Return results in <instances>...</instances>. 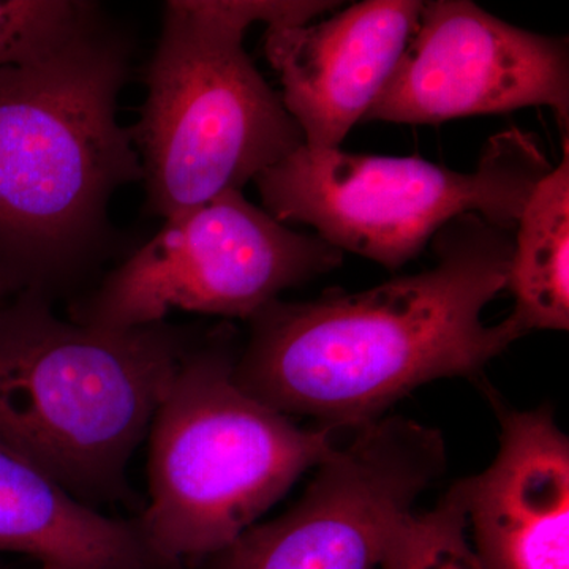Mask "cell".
Masks as SVG:
<instances>
[{
    "label": "cell",
    "mask_w": 569,
    "mask_h": 569,
    "mask_svg": "<svg viewBox=\"0 0 569 569\" xmlns=\"http://www.w3.org/2000/svg\"><path fill=\"white\" fill-rule=\"evenodd\" d=\"M515 230L466 213L432 239L437 263L359 291L276 299L250 318L238 383L284 417L355 430L440 378L482 376L527 336L482 310L507 290Z\"/></svg>",
    "instance_id": "cell-1"
},
{
    "label": "cell",
    "mask_w": 569,
    "mask_h": 569,
    "mask_svg": "<svg viewBox=\"0 0 569 569\" xmlns=\"http://www.w3.org/2000/svg\"><path fill=\"white\" fill-rule=\"evenodd\" d=\"M126 33L82 3L21 61L0 67V283L48 301L107 257L108 209L141 182L118 100L130 70Z\"/></svg>",
    "instance_id": "cell-2"
},
{
    "label": "cell",
    "mask_w": 569,
    "mask_h": 569,
    "mask_svg": "<svg viewBox=\"0 0 569 569\" xmlns=\"http://www.w3.org/2000/svg\"><path fill=\"white\" fill-rule=\"evenodd\" d=\"M192 343L167 321L93 328L39 295L10 296L0 305V441L89 507L121 496Z\"/></svg>",
    "instance_id": "cell-3"
},
{
    "label": "cell",
    "mask_w": 569,
    "mask_h": 569,
    "mask_svg": "<svg viewBox=\"0 0 569 569\" xmlns=\"http://www.w3.org/2000/svg\"><path fill=\"white\" fill-rule=\"evenodd\" d=\"M336 2L171 0L130 127L146 212L168 217L239 190L305 146V134L244 50L253 22L305 26Z\"/></svg>",
    "instance_id": "cell-4"
},
{
    "label": "cell",
    "mask_w": 569,
    "mask_h": 569,
    "mask_svg": "<svg viewBox=\"0 0 569 569\" xmlns=\"http://www.w3.org/2000/svg\"><path fill=\"white\" fill-rule=\"evenodd\" d=\"M236 358L227 332L192 343L149 429V503L134 522L171 569L233 545L342 441L247 392Z\"/></svg>",
    "instance_id": "cell-5"
},
{
    "label": "cell",
    "mask_w": 569,
    "mask_h": 569,
    "mask_svg": "<svg viewBox=\"0 0 569 569\" xmlns=\"http://www.w3.org/2000/svg\"><path fill=\"white\" fill-rule=\"evenodd\" d=\"M537 137L490 138L470 173L419 157L301 149L257 179L266 211L305 223L329 244L396 271L466 213L515 230L537 183L552 170Z\"/></svg>",
    "instance_id": "cell-6"
},
{
    "label": "cell",
    "mask_w": 569,
    "mask_h": 569,
    "mask_svg": "<svg viewBox=\"0 0 569 569\" xmlns=\"http://www.w3.org/2000/svg\"><path fill=\"white\" fill-rule=\"evenodd\" d=\"M342 250L298 233L239 192L164 219L91 293L70 307L74 323L130 329L174 310L250 320L283 291L340 268Z\"/></svg>",
    "instance_id": "cell-7"
},
{
    "label": "cell",
    "mask_w": 569,
    "mask_h": 569,
    "mask_svg": "<svg viewBox=\"0 0 569 569\" xmlns=\"http://www.w3.org/2000/svg\"><path fill=\"white\" fill-rule=\"evenodd\" d=\"M283 516L253 526L212 569H378L392 530L447 466L445 441L413 419L353 430Z\"/></svg>",
    "instance_id": "cell-8"
},
{
    "label": "cell",
    "mask_w": 569,
    "mask_h": 569,
    "mask_svg": "<svg viewBox=\"0 0 569 569\" xmlns=\"http://www.w3.org/2000/svg\"><path fill=\"white\" fill-rule=\"evenodd\" d=\"M530 107L550 108L568 137L567 37L523 31L467 0H430L366 121L441 123Z\"/></svg>",
    "instance_id": "cell-9"
},
{
    "label": "cell",
    "mask_w": 569,
    "mask_h": 569,
    "mask_svg": "<svg viewBox=\"0 0 569 569\" xmlns=\"http://www.w3.org/2000/svg\"><path fill=\"white\" fill-rule=\"evenodd\" d=\"M419 0H366L329 20L268 28L266 58L309 149H339L366 119L417 31Z\"/></svg>",
    "instance_id": "cell-10"
},
{
    "label": "cell",
    "mask_w": 569,
    "mask_h": 569,
    "mask_svg": "<svg viewBox=\"0 0 569 569\" xmlns=\"http://www.w3.org/2000/svg\"><path fill=\"white\" fill-rule=\"evenodd\" d=\"M500 443L490 466L452 488L481 569H569V440L549 408L492 397Z\"/></svg>",
    "instance_id": "cell-11"
},
{
    "label": "cell",
    "mask_w": 569,
    "mask_h": 569,
    "mask_svg": "<svg viewBox=\"0 0 569 569\" xmlns=\"http://www.w3.org/2000/svg\"><path fill=\"white\" fill-rule=\"evenodd\" d=\"M0 552L66 569H171L137 522L108 518L0 441Z\"/></svg>",
    "instance_id": "cell-12"
},
{
    "label": "cell",
    "mask_w": 569,
    "mask_h": 569,
    "mask_svg": "<svg viewBox=\"0 0 569 569\" xmlns=\"http://www.w3.org/2000/svg\"><path fill=\"white\" fill-rule=\"evenodd\" d=\"M507 290L509 318L526 335L569 328V151L541 179L515 228Z\"/></svg>",
    "instance_id": "cell-13"
},
{
    "label": "cell",
    "mask_w": 569,
    "mask_h": 569,
    "mask_svg": "<svg viewBox=\"0 0 569 569\" xmlns=\"http://www.w3.org/2000/svg\"><path fill=\"white\" fill-rule=\"evenodd\" d=\"M378 569H481L455 488L429 511L408 512L392 530Z\"/></svg>",
    "instance_id": "cell-14"
},
{
    "label": "cell",
    "mask_w": 569,
    "mask_h": 569,
    "mask_svg": "<svg viewBox=\"0 0 569 569\" xmlns=\"http://www.w3.org/2000/svg\"><path fill=\"white\" fill-rule=\"evenodd\" d=\"M77 0H0V67L21 61L78 17Z\"/></svg>",
    "instance_id": "cell-15"
},
{
    "label": "cell",
    "mask_w": 569,
    "mask_h": 569,
    "mask_svg": "<svg viewBox=\"0 0 569 569\" xmlns=\"http://www.w3.org/2000/svg\"><path fill=\"white\" fill-rule=\"evenodd\" d=\"M10 298L9 291H7V288L3 287L2 283H0V305H2L3 301H7V299Z\"/></svg>",
    "instance_id": "cell-16"
},
{
    "label": "cell",
    "mask_w": 569,
    "mask_h": 569,
    "mask_svg": "<svg viewBox=\"0 0 569 569\" xmlns=\"http://www.w3.org/2000/svg\"><path fill=\"white\" fill-rule=\"evenodd\" d=\"M40 569H66V568L51 567V565H41Z\"/></svg>",
    "instance_id": "cell-17"
}]
</instances>
